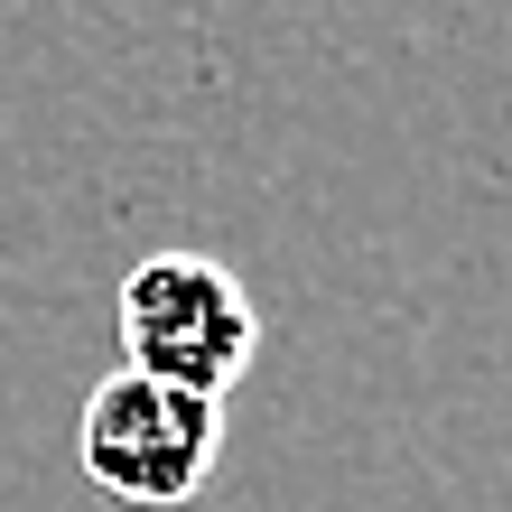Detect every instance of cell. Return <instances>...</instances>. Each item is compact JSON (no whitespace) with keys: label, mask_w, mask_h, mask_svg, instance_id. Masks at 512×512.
<instances>
[{"label":"cell","mask_w":512,"mask_h":512,"mask_svg":"<svg viewBox=\"0 0 512 512\" xmlns=\"http://www.w3.org/2000/svg\"><path fill=\"white\" fill-rule=\"evenodd\" d=\"M112 326H122V364L187 382L205 401H224L233 382L252 373L261 354V308L243 289V270H224L215 252H149L131 261L122 298H112Z\"/></svg>","instance_id":"cell-1"},{"label":"cell","mask_w":512,"mask_h":512,"mask_svg":"<svg viewBox=\"0 0 512 512\" xmlns=\"http://www.w3.org/2000/svg\"><path fill=\"white\" fill-rule=\"evenodd\" d=\"M215 457H224V401H205L187 382H159V373L122 364L112 382L84 391V410H75V466L112 503L177 512V503L205 494Z\"/></svg>","instance_id":"cell-2"}]
</instances>
